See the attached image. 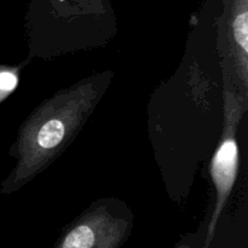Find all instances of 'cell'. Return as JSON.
I'll use <instances>...</instances> for the list:
<instances>
[{
  "instance_id": "3",
  "label": "cell",
  "mask_w": 248,
  "mask_h": 248,
  "mask_svg": "<svg viewBox=\"0 0 248 248\" xmlns=\"http://www.w3.org/2000/svg\"><path fill=\"white\" fill-rule=\"evenodd\" d=\"M131 229V220L98 203L82 213L65 232L56 248H120Z\"/></svg>"
},
{
  "instance_id": "6",
  "label": "cell",
  "mask_w": 248,
  "mask_h": 248,
  "mask_svg": "<svg viewBox=\"0 0 248 248\" xmlns=\"http://www.w3.org/2000/svg\"><path fill=\"white\" fill-rule=\"evenodd\" d=\"M177 248H193V247H189V246H186V245H179V246H178V247H177ZM203 248H205V247H203Z\"/></svg>"
},
{
  "instance_id": "2",
  "label": "cell",
  "mask_w": 248,
  "mask_h": 248,
  "mask_svg": "<svg viewBox=\"0 0 248 248\" xmlns=\"http://www.w3.org/2000/svg\"><path fill=\"white\" fill-rule=\"evenodd\" d=\"M247 104L244 97L237 94L232 87L224 89V120L219 144L211 160L210 174L216 189V203L210 220L205 248L213 239L223 208L229 200L236 183L240 170V150L237 144V128L244 116Z\"/></svg>"
},
{
  "instance_id": "5",
  "label": "cell",
  "mask_w": 248,
  "mask_h": 248,
  "mask_svg": "<svg viewBox=\"0 0 248 248\" xmlns=\"http://www.w3.org/2000/svg\"><path fill=\"white\" fill-rule=\"evenodd\" d=\"M24 63L19 65L0 64V103L9 98L19 82V75Z\"/></svg>"
},
{
  "instance_id": "4",
  "label": "cell",
  "mask_w": 248,
  "mask_h": 248,
  "mask_svg": "<svg viewBox=\"0 0 248 248\" xmlns=\"http://www.w3.org/2000/svg\"><path fill=\"white\" fill-rule=\"evenodd\" d=\"M230 46L232 63L239 81L242 97L247 102L248 91V0H232L230 10Z\"/></svg>"
},
{
  "instance_id": "1",
  "label": "cell",
  "mask_w": 248,
  "mask_h": 248,
  "mask_svg": "<svg viewBox=\"0 0 248 248\" xmlns=\"http://www.w3.org/2000/svg\"><path fill=\"white\" fill-rule=\"evenodd\" d=\"M113 73L94 74L44 101L21 126L10 150L16 165L0 194L15 193L38 176L74 140L103 97Z\"/></svg>"
}]
</instances>
